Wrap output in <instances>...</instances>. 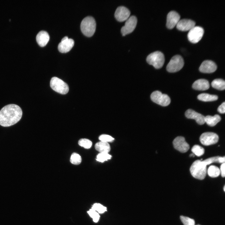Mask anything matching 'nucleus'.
Wrapping results in <instances>:
<instances>
[{"label": "nucleus", "mask_w": 225, "mask_h": 225, "mask_svg": "<svg viewBox=\"0 0 225 225\" xmlns=\"http://www.w3.org/2000/svg\"><path fill=\"white\" fill-rule=\"evenodd\" d=\"M221 120L220 117L218 114H216L213 116L208 115L205 117V122L211 127L215 126Z\"/></svg>", "instance_id": "21"}, {"label": "nucleus", "mask_w": 225, "mask_h": 225, "mask_svg": "<svg viewBox=\"0 0 225 225\" xmlns=\"http://www.w3.org/2000/svg\"><path fill=\"white\" fill-rule=\"evenodd\" d=\"M191 151L194 155L198 157L202 155L204 152V149L198 145L193 146L192 148Z\"/></svg>", "instance_id": "25"}, {"label": "nucleus", "mask_w": 225, "mask_h": 225, "mask_svg": "<svg viewBox=\"0 0 225 225\" xmlns=\"http://www.w3.org/2000/svg\"><path fill=\"white\" fill-rule=\"evenodd\" d=\"M218 111L222 114L224 113L225 112V102H224L222 103L218 107Z\"/></svg>", "instance_id": "34"}, {"label": "nucleus", "mask_w": 225, "mask_h": 225, "mask_svg": "<svg viewBox=\"0 0 225 225\" xmlns=\"http://www.w3.org/2000/svg\"><path fill=\"white\" fill-rule=\"evenodd\" d=\"M192 87L194 89L204 91L209 88V84L207 80L201 79L194 82L192 85Z\"/></svg>", "instance_id": "19"}, {"label": "nucleus", "mask_w": 225, "mask_h": 225, "mask_svg": "<svg viewBox=\"0 0 225 225\" xmlns=\"http://www.w3.org/2000/svg\"><path fill=\"white\" fill-rule=\"evenodd\" d=\"M225 164L224 163H222L220 166V172L221 173L222 177L224 178L225 176Z\"/></svg>", "instance_id": "35"}, {"label": "nucleus", "mask_w": 225, "mask_h": 225, "mask_svg": "<svg viewBox=\"0 0 225 225\" xmlns=\"http://www.w3.org/2000/svg\"><path fill=\"white\" fill-rule=\"evenodd\" d=\"M137 19L134 16L130 17L126 20L124 26L121 29V32L123 36L132 32L135 29L137 25Z\"/></svg>", "instance_id": "10"}, {"label": "nucleus", "mask_w": 225, "mask_h": 225, "mask_svg": "<svg viewBox=\"0 0 225 225\" xmlns=\"http://www.w3.org/2000/svg\"><path fill=\"white\" fill-rule=\"evenodd\" d=\"M80 27L83 34L88 37H91L96 30V23L94 19L91 16L85 18L81 22Z\"/></svg>", "instance_id": "3"}, {"label": "nucleus", "mask_w": 225, "mask_h": 225, "mask_svg": "<svg viewBox=\"0 0 225 225\" xmlns=\"http://www.w3.org/2000/svg\"><path fill=\"white\" fill-rule=\"evenodd\" d=\"M81 158L78 154L74 152L72 154L70 159L72 163L74 165H78L81 163Z\"/></svg>", "instance_id": "26"}, {"label": "nucleus", "mask_w": 225, "mask_h": 225, "mask_svg": "<svg viewBox=\"0 0 225 225\" xmlns=\"http://www.w3.org/2000/svg\"><path fill=\"white\" fill-rule=\"evenodd\" d=\"M198 100L204 102L213 101L217 100L218 96L215 95H211L207 93H202L198 96Z\"/></svg>", "instance_id": "22"}, {"label": "nucleus", "mask_w": 225, "mask_h": 225, "mask_svg": "<svg viewBox=\"0 0 225 225\" xmlns=\"http://www.w3.org/2000/svg\"><path fill=\"white\" fill-rule=\"evenodd\" d=\"M111 156L108 153H99L97 156L96 160L98 162H102L111 159Z\"/></svg>", "instance_id": "28"}, {"label": "nucleus", "mask_w": 225, "mask_h": 225, "mask_svg": "<svg viewBox=\"0 0 225 225\" xmlns=\"http://www.w3.org/2000/svg\"></svg>", "instance_id": "39"}, {"label": "nucleus", "mask_w": 225, "mask_h": 225, "mask_svg": "<svg viewBox=\"0 0 225 225\" xmlns=\"http://www.w3.org/2000/svg\"><path fill=\"white\" fill-rule=\"evenodd\" d=\"M49 36L48 33L44 31L39 32L36 37V41L38 44L41 47L45 46L49 40Z\"/></svg>", "instance_id": "18"}, {"label": "nucleus", "mask_w": 225, "mask_h": 225, "mask_svg": "<svg viewBox=\"0 0 225 225\" xmlns=\"http://www.w3.org/2000/svg\"><path fill=\"white\" fill-rule=\"evenodd\" d=\"M225 162V157H219L218 158V162L221 163H224Z\"/></svg>", "instance_id": "36"}, {"label": "nucleus", "mask_w": 225, "mask_h": 225, "mask_svg": "<svg viewBox=\"0 0 225 225\" xmlns=\"http://www.w3.org/2000/svg\"><path fill=\"white\" fill-rule=\"evenodd\" d=\"M195 22L188 19L180 20L176 25L177 29L182 31H189L195 26Z\"/></svg>", "instance_id": "15"}, {"label": "nucleus", "mask_w": 225, "mask_h": 225, "mask_svg": "<svg viewBox=\"0 0 225 225\" xmlns=\"http://www.w3.org/2000/svg\"><path fill=\"white\" fill-rule=\"evenodd\" d=\"M151 98L153 102L163 106H168L171 102L170 99L167 95L162 94L158 91H155L152 93Z\"/></svg>", "instance_id": "7"}, {"label": "nucleus", "mask_w": 225, "mask_h": 225, "mask_svg": "<svg viewBox=\"0 0 225 225\" xmlns=\"http://www.w3.org/2000/svg\"><path fill=\"white\" fill-rule=\"evenodd\" d=\"M50 85L53 90L61 94H66L69 90V87L67 84L56 77H53L51 78Z\"/></svg>", "instance_id": "6"}, {"label": "nucleus", "mask_w": 225, "mask_h": 225, "mask_svg": "<svg viewBox=\"0 0 225 225\" xmlns=\"http://www.w3.org/2000/svg\"><path fill=\"white\" fill-rule=\"evenodd\" d=\"M207 172L208 175L212 178L218 177L220 173L219 168L214 165L210 166L208 168Z\"/></svg>", "instance_id": "24"}, {"label": "nucleus", "mask_w": 225, "mask_h": 225, "mask_svg": "<svg viewBox=\"0 0 225 225\" xmlns=\"http://www.w3.org/2000/svg\"><path fill=\"white\" fill-rule=\"evenodd\" d=\"M78 144L86 149L90 148L92 146V142L89 140L82 138L80 139L78 142Z\"/></svg>", "instance_id": "27"}, {"label": "nucleus", "mask_w": 225, "mask_h": 225, "mask_svg": "<svg viewBox=\"0 0 225 225\" xmlns=\"http://www.w3.org/2000/svg\"><path fill=\"white\" fill-rule=\"evenodd\" d=\"M95 149L100 153L108 152L110 150V146L108 142L100 141L97 142L95 146Z\"/></svg>", "instance_id": "20"}, {"label": "nucleus", "mask_w": 225, "mask_h": 225, "mask_svg": "<svg viewBox=\"0 0 225 225\" xmlns=\"http://www.w3.org/2000/svg\"><path fill=\"white\" fill-rule=\"evenodd\" d=\"M92 208L100 213H102L107 211V208L99 203L94 204Z\"/></svg>", "instance_id": "30"}, {"label": "nucleus", "mask_w": 225, "mask_h": 225, "mask_svg": "<svg viewBox=\"0 0 225 225\" xmlns=\"http://www.w3.org/2000/svg\"><path fill=\"white\" fill-rule=\"evenodd\" d=\"M207 165L203 161L198 160L194 161L190 168V171L192 176L194 178L203 179L207 173Z\"/></svg>", "instance_id": "2"}, {"label": "nucleus", "mask_w": 225, "mask_h": 225, "mask_svg": "<svg viewBox=\"0 0 225 225\" xmlns=\"http://www.w3.org/2000/svg\"><path fill=\"white\" fill-rule=\"evenodd\" d=\"M223 190H224V191H225V186H224V187H223Z\"/></svg>", "instance_id": "38"}, {"label": "nucleus", "mask_w": 225, "mask_h": 225, "mask_svg": "<svg viewBox=\"0 0 225 225\" xmlns=\"http://www.w3.org/2000/svg\"><path fill=\"white\" fill-rule=\"evenodd\" d=\"M184 64V62L182 57L177 55L171 58L167 66L166 69L169 72H176L181 70Z\"/></svg>", "instance_id": "5"}, {"label": "nucleus", "mask_w": 225, "mask_h": 225, "mask_svg": "<svg viewBox=\"0 0 225 225\" xmlns=\"http://www.w3.org/2000/svg\"><path fill=\"white\" fill-rule=\"evenodd\" d=\"M130 12L126 7L121 6L118 7L115 13V17L117 21L122 22L126 21L130 17Z\"/></svg>", "instance_id": "14"}, {"label": "nucleus", "mask_w": 225, "mask_h": 225, "mask_svg": "<svg viewBox=\"0 0 225 225\" xmlns=\"http://www.w3.org/2000/svg\"><path fill=\"white\" fill-rule=\"evenodd\" d=\"M180 218L184 225H195V221L193 219L183 216H181Z\"/></svg>", "instance_id": "29"}, {"label": "nucleus", "mask_w": 225, "mask_h": 225, "mask_svg": "<svg viewBox=\"0 0 225 225\" xmlns=\"http://www.w3.org/2000/svg\"><path fill=\"white\" fill-rule=\"evenodd\" d=\"M219 157V156H216L210 158L203 161L206 165H209L213 162H218Z\"/></svg>", "instance_id": "33"}, {"label": "nucleus", "mask_w": 225, "mask_h": 225, "mask_svg": "<svg viewBox=\"0 0 225 225\" xmlns=\"http://www.w3.org/2000/svg\"><path fill=\"white\" fill-rule=\"evenodd\" d=\"M88 212L90 216L92 218L93 221L95 222H97L100 218V216L96 211L92 208L90 209Z\"/></svg>", "instance_id": "31"}, {"label": "nucleus", "mask_w": 225, "mask_h": 225, "mask_svg": "<svg viewBox=\"0 0 225 225\" xmlns=\"http://www.w3.org/2000/svg\"><path fill=\"white\" fill-rule=\"evenodd\" d=\"M219 139L218 135L213 132H205L201 134L200 141L204 145L208 146L216 143Z\"/></svg>", "instance_id": "9"}, {"label": "nucleus", "mask_w": 225, "mask_h": 225, "mask_svg": "<svg viewBox=\"0 0 225 225\" xmlns=\"http://www.w3.org/2000/svg\"><path fill=\"white\" fill-rule=\"evenodd\" d=\"M173 144L174 148L181 152H185L189 148V145L185 141L184 138L182 136H178L175 138Z\"/></svg>", "instance_id": "11"}, {"label": "nucleus", "mask_w": 225, "mask_h": 225, "mask_svg": "<svg viewBox=\"0 0 225 225\" xmlns=\"http://www.w3.org/2000/svg\"><path fill=\"white\" fill-rule=\"evenodd\" d=\"M190 156L194 157V154L193 153V154L192 153L190 155Z\"/></svg>", "instance_id": "37"}, {"label": "nucleus", "mask_w": 225, "mask_h": 225, "mask_svg": "<svg viewBox=\"0 0 225 225\" xmlns=\"http://www.w3.org/2000/svg\"><path fill=\"white\" fill-rule=\"evenodd\" d=\"M146 60L149 64L152 65L155 68L159 69L164 64L165 58L162 53L156 51L149 54L147 57Z\"/></svg>", "instance_id": "4"}, {"label": "nucleus", "mask_w": 225, "mask_h": 225, "mask_svg": "<svg viewBox=\"0 0 225 225\" xmlns=\"http://www.w3.org/2000/svg\"><path fill=\"white\" fill-rule=\"evenodd\" d=\"M22 114L21 108L18 105H7L0 110V125L4 127L13 125L20 120Z\"/></svg>", "instance_id": "1"}, {"label": "nucleus", "mask_w": 225, "mask_h": 225, "mask_svg": "<svg viewBox=\"0 0 225 225\" xmlns=\"http://www.w3.org/2000/svg\"><path fill=\"white\" fill-rule=\"evenodd\" d=\"M212 87L217 89L222 90L225 88V81L221 79H216L214 80L211 83Z\"/></svg>", "instance_id": "23"}, {"label": "nucleus", "mask_w": 225, "mask_h": 225, "mask_svg": "<svg viewBox=\"0 0 225 225\" xmlns=\"http://www.w3.org/2000/svg\"><path fill=\"white\" fill-rule=\"evenodd\" d=\"M185 115L188 118L195 119L199 124L202 125L205 123V117L192 109L187 110L185 112Z\"/></svg>", "instance_id": "17"}, {"label": "nucleus", "mask_w": 225, "mask_h": 225, "mask_svg": "<svg viewBox=\"0 0 225 225\" xmlns=\"http://www.w3.org/2000/svg\"><path fill=\"white\" fill-rule=\"evenodd\" d=\"M99 139L100 141L108 142L113 141L114 139L109 135L102 134L99 137Z\"/></svg>", "instance_id": "32"}, {"label": "nucleus", "mask_w": 225, "mask_h": 225, "mask_svg": "<svg viewBox=\"0 0 225 225\" xmlns=\"http://www.w3.org/2000/svg\"><path fill=\"white\" fill-rule=\"evenodd\" d=\"M204 32L203 28L199 26H195L189 31L187 36L188 39L192 43H197L201 39Z\"/></svg>", "instance_id": "8"}, {"label": "nucleus", "mask_w": 225, "mask_h": 225, "mask_svg": "<svg viewBox=\"0 0 225 225\" xmlns=\"http://www.w3.org/2000/svg\"><path fill=\"white\" fill-rule=\"evenodd\" d=\"M74 40L68 38L67 36L63 37L58 46L59 51L62 53H66L69 51L74 45Z\"/></svg>", "instance_id": "12"}, {"label": "nucleus", "mask_w": 225, "mask_h": 225, "mask_svg": "<svg viewBox=\"0 0 225 225\" xmlns=\"http://www.w3.org/2000/svg\"><path fill=\"white\" fill-rule=\"evenodd\" d=\"M179 14L174 11L170 12L167 17L166 26L169 29L173 28L180 20Z\"/></svg>", "instance_id": "13"}, {"label": "nucleus", "mask_w": 225, "mask_h": 225, "mask_svg": "<svg viewBox=\"0 0 225 225\" xmlns=\"http://www.w3.org/2000/svg\"><path fill=\"white\" fill-rule=\"evenodd\" d=\"M217 69L216 63L213 61L206 60L204 61L201 64L199 70L204 73H211L214 72Z\"/></svg>", "instance_id": "16"}]
</instances>
